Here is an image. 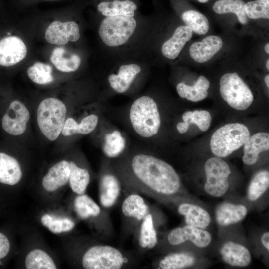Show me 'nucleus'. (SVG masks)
<instances>
[{
    "mask_svg": "<svg viewBox=\"0 0 269 269\" xmlns=\"http://www.w3.org/2000/svg\"><path fill=\"white\" fill-rule=\"evenodd\" d=\"M136 177L152 190L164 195L175 193L180 180L173 167L164 161L151 155H135L131 162Z\"/></svg>",
    "mask_w": 269,
    "mask_h": 269,
    "instance_id": "f257e3e1",
    "label": "nucleus"
},
{
    "mask_svg": "<svg viewBox=\"0 0 269 269\" xmlns=\"http://www.w3.org/2000/svg\"><path fill=\"white\" fill-rule=\"evenodd\" d=\"M129 117L132 127L140 136L149 138L157 134L160 116L157 105L151 97L142 96L136 99L131 106Z\"/></svg>",
    "mask_w": 269,
    "mask_h": 269,
    "instance_id": "f03ea898",
    "label": "nucleus"
},
{
    "mask_svg": "<svg viewBox=\"0 0 269 269\" xmlns=\"http://www.w3.org/2000/svg\"><path fill=\"white\" fill-rule=\"evenodd\" d=\"M65 103L55 97L42 100L37 106L36 120L40 131L49 141H54L61 135L67 118Z\"/></svg>",
    "mask_w": 269,
    "mask_h": 269,
    "instance_id": "7ed1b4c3",
    "label": "nucleus"
},
{
    "mask_svg": "<svg viewBox=\"0 0 269 269\" xmlns=\"http://www.w3.org/2000/svg\"><path fill=\"white\" fill-rule=\"evenodd\" d=\"M250 136V131L245 125L226 124L213 134L210 142L211 152L217 157H226L243 146Z\"/></svg>",
    "mask_w": 269,
    "mask_h": 269,
    "instance_id": "20e7f679",
    "label": "nucleus"
},
{
    "mask_svg": "<svg viewBox=\"0 0 269 269\" xmlns=\"http://www.w3.org/2000/svg\"><path fill=\"white\" fill-rule=\"evenodd\" d=\"M30 118L25 104L18 99H0V127L4 134L15 138L24 133Z\"/></svg>",
    "mask_w": 269,
    "mask_h": 269,
    "instance_id": "39448f33",
    "label": "nucleus"
},
{
    "mask_svg": "<svg viewBox=\"0 0 269 269\" xmlns=\"http://www.w3.org/2000/svg\"><path fill=\"white\" fill-rule=\"evenodd\" d=\"M137 27V21L134 17H106L100 24L98 34L105 45L117 47L125 44L130 40Z\"/></svg>",
    "mask_w": 269,
    "mask_h": 269,
    "instance_id": "423d86ee",
    "label": "nucleus"
},
{
    "mask_svg": "<svg viewBox=\"0 0 269 269\" xmlns=\"http://www.w3.org/2000/svg\"><path fill=\"white\" fill-rule=\"evenodd\" d=\"M219 84L222 98L233 108L244 111L252 104L254 100L253 94L236 72L224 74Z\"/></svg>",
    "mask_w": 269,
    "mask_h": 269,
    "instance_id": "0eeeda50",
    "label": "nucleus"
},
{
    "mask_svg": "<svg viewBox=\"0 0 269 269\" xmlns=\"http://www.w3.org/2000/svg\"><path fill=\"white\" fill-rule=\"evenodd\" d=\"M204 169L206 176L205 191L215 197L223 195L229 187L231 170L228 164L220 157H212L206 161Z\"/></svg>",
    "mask_w": 269,
    "mask_h": 269,
    "instance_id": "6e6552de",
    "label": "nucleus"
},
{
    "mask_svg": "<svg viewBox=\"0 0 269 269\" xmlns=\"http://www.w3.org/2000/svg\"><path fill=\"white\" fill-rule=\"evenodd\" d=\"M124 262L122 253L110 246H95L89 249L82 258L86 269H119Z\"/></svg>",
    "mask_w": 269,
    "mask_h": 269,
    "instance_id": "1a4fd4ad",
    "label": "nucleus"
},
{
    "mask_svg": "<svg viewBox=\"0 0 269 269\" xmlns=\"http://www.w3.org/2000/svg\"><path fill=\"white\" fill-rule=\"evenodd\" d=\"M80 37L78 25L74 21L62 22L54 21L47 28L45 32L46 41L58 46L64 45L68 42H76Z\"/></svg>",
    "mask_w": 269,
    "mask_h": 269,
    "instance_id": "9d476101",
    "label": "nucleus"
},
{
    "mask_svg": "<svg viewBox=\"0 0 269 269\" xmlns=\"http://www.w3.org/2000/svg\"><path fill=\"white\" fill-rule=\"evenodd\" d=\"M26 54V46L19 37L9 36L0 40V65H15L22 61Z\"/></svg>",
    "mask_w": 269,
    "mask_h": 269,
    "instance_id": "9b49d317",
    "label": "nucleus"
},
{
    "mask_svg": "<svg viewBox=\"0 0 269 269\" xmlns=\"http://www.w3.org/2000/svg\"><path fill=\"white\" fill-rule=\"evenodd\" d=\"M168 240L173 245L190 240L197 247L203 248L210 243L211 236L207 231L187 225L172 230L168 235Z\"/></svg>",
    "mask_w": 269,
    "mask_h": 269,
    "instance_id": "f8f14e48",
    "label": "nucleus"
},
{
    "mask_svg": "<svg viewBox=\"0 0 269 269\" xmlns=\"http://www.w3.org/2000/svg\"><path fill=\"white\" fill-rule=\"evenodd\" d=\"M141 66L136 63H130L121 65L116 73L109 75L108 81L112 89L118 93H124L141 72Z\"/></svg>",
    "mask_w": 269,
    "mask_h": 269,
    "instance_id": "ddd939ff",
    "label": "nucleus"
},
{
    "mask_svg": "<svg viewBox=\"0 0 269 269\" xmlns=\"http://www.w3.org/2000/svg\"><path fill=\"white\" fill-rule=\"evenodd\" d=\"M0 146V183L13 186L18 184L22 177L19 162L6 149Z\"/></svg>",
    "mask_w": 269,
    "mask_h": 269,
    "instance_id": "4468645a",
    "label": "nucleus"
},
{
    "mask_svg": "<svg viewBox=\"0 0 269 269\" xmlns=\"http://www.w3.org/2000/svg\"><path fill=\"white\" fill-rule=\"evenodd\" d=\"M223 46L220 37L215 35H209L202 41L193 43L190 47L189 53L191 57L198 63H205L209 61Z\"/></svg>",
    "mask_w": 269,
    "mask_h": 269,
    "instance_id": "2eb2a0df",
    "label": "nucleus"
},
{
    "mask_svg": "<svg viewBox=\"0 0 269 269\" xmlns=\"http://www.w3.org/2000/svg\"><path fill=\"white\" fill-rule=\"evenodd\" d=\"M70 172V162L62 160L55 163L42 178L43 188L49 192L57 190L69 181Z\"/></svg>",
    "mask_w": 269,
    "mask_h": 269,
    "instance_id": "dca6fc26",
    "label": "nucleus"
},
{
    "mask_svg": "<svg viewBox=\"0 0 269 269\" xmlns=\"http://www.w3.org/2000/svg\"><path fill=\"white\" fill-rule=\"evenodd\" d=\"M193 31L187 25L178 26L172 35L161 47V52L166 58L173 60L177 58L185 44L192 38Z\"/></svg>",
    "mask_w": 269,
    "mask_h": 269,
    "instance_id": "f3484780",
    "label": "nucleus"
},
{
    "mask_svg": "<svg viewBox=\"0 0 269 269\" xmlns=\"http://www.w3.org/2000/svg\"><path fill=\"white\" fill-rule=\"evenodd\" d=\"M243 162L248 165L255 164L260 153L269 149V134L260 132L250 136L244 144Z\"/></svg>",
    "mask_w": 269,
    "mask_h": 269,
    "instance_id": "a211bd4d",
    "label": "nucleus"
},
{
    "mask_svg": "<svg viewBox=\"0 0 269 269\" xmlns=\"http://www.w3.org/2000/svg\"><path fill=\"white\" fill-rule=\"evenodd\" d=\"M223 260L233 266L245 267L251 262L249 250L244 246L232 242L225 243L220 250Z\"/></svg>",
    "mask_w": 269,
    "mask_h": 269,
    "instance_id": "6ab92c4d",
    "label": "nucleus"
},
{
    "mask_svg": "<svg viewBox=\"0 0 269 269\" xmlns=\"http://www.w3.org/2000/svg\"><path fill=\"white\" fill-rule=\"evenodd\" d=\"M98 121V116L94 114L85 116L79 122L77 121L73 117H67L61 134L65 137L76 134H88L95 130Z\"/></svg>",
    "mask_w": 269,
    "mask_h": 269,
    "instance_id": "aec40b11",
    "label": "nucleus"
},
{
    "mask_svg": "<svg viewBox=\"0 0 269 269\" xmlns=\"http://www.w3.org/2000/svg\"><path fill=\"white\" fill-rule=\"evenodd\" d=\"M137 5L130 0L105 1L99 3L97 9L101 14L106 17L125 16L134 17Z\"/></svg>",
    "mask_w": 269,
    "mask_h": 269,
    "instance_id": "412c9836",
    "label": "nucleus"
},
{
    "mask_svg": "<svg viewBox=\"0 0 269 269\" xmlns=\"http://www.w3.org/2000/svg\"><path fill=\"white\" fill-rule=\"evenodd\" d=\"M247 209L243 205L223 203L216 208L215 217L221 226H228L239 222L246 216Z\"/></svg>",
    "mask_w": 269,
    "mask_h": 269,
    "instance_id": "4be33fe9",
    "label": "nucleus"
},
{
    "mask_svg": "<svg viewBox=\"0 0 269 269\" xmlns=\"http://www.w3.org/2000/svg\"><path fill=\"white\" fill-rule=\"evenodd\" d=\"M50 60L58 70L66 73L76 71L81 61L78 55L68 53L65 48L61 47L53 50Z\"/></svg>",
    "mask_w": 269,
    "mask_h": 269,
    "instance_id": "5701e85b",
    "label": "nucleus"
},
{
    "mask_svg": "<svg viewBox=\"0 0 269 269\" xmlns=\"http://www.w3.org/2000/svg\"><path fill=\"white\" fill-rule=\"evenodd\" d=\"M179 213L185 217L187 225L203 229L210 223V216L202 208L193 204L184 203L178 207Z\"/></svg>",
    "mask_w": 269,
    "mask_h": 269,
    "instance_id": "b1692460",
    "label": "nucleus"
},
{
    "mask_svg": "<svg viewBox=\"0 0 269 269\" xmlns=\"http://www.w3.org/2000/svg\"><path fill=\"white\" fill-rule=\"evenodd\" d=\"M210 82L204 76H200L194 85L190 86L179 83L176 86L177 92L181 98L192 102H198L205 99L208 95L207 90Z\"/></svg>",
    "mask_w": 269,
    "mask_h": 269,
    "instance_id": "393cba45",
    "label": "nucleus"
},
{
    "mask_svg": "<svg viewBox=\"0 0 269 269\" xmlns=\"http://www.w3.org/2000/svg\"><path fill=\"white\" fill-rule=\"evenodd\" d=\"M120 193V185L117 178L107 174L101 179L100 185V200L105 207L112 206L116 201Z\"/></svg>",
    "mask_w": 269,
    "mask_h": 269,
    "instance_id": "a878e982",
    "label": "nucleus"
},
{
    "mask_svg": "<svg viewBox=\"0 0 269 269\" xmlns=\"http://www.w3.org/2000/svg\"><path fill=\"white\" fill-rule=\"evenodd\" d=\"M246 3L242 0H219L213 6V10L217 14L233 13L236 15L239 22L246 24L248 22L245 10Z\"/></svg>",
    "mask_w": 269,
    "mask_h": 269,
    "instance_id": "bb28decb",
    "label": "nucleus"
},
{
    "mask_svg": "<svg viewBox=\"0 0 269 269\" xmlns=\"http://www.w3.org/2000/svg\"><path fill=\"white\" fill-rule=\"evenodd\" d=\"M148 210L149 208L143 198L137 194L129 195L122 205V211L125 216L134 217L138 220L143 219L148 214Z\"/></svg>",
    "mask_w": 269,
    "mask_h": 269,
    "instance_id": "cd10ccee",
    "label": "nucleus"
},
{
    "mask_svg": "<svg viewBox=\"0 0 269 269\" xmlns=\"http://www.w3.org/2000/svg\"><path fill=\"white\" fill-rule=\"evenodd\" d=\"M25 263L27 269H57L51 257L40 249H34L30 251L26 257Z\"/></svg>",
    "mask_w": 269,
    "mask_h": 269,
    "instance_id": "c85d7f7f",
    "label": "nucleus"
},
{
    "mask_svg": "<svg viewBox=\"0 0 269 269\" xmlns=\"http://www.w3.org/2000/svg\"><path fill=\"white\" fill-rule=\"evenodd\" d=\"M71 172L69 183L72 191L78 195L83 194L90 182L88 171L78 167L74 162H70Z\"/></svg>",
    "mask_w": 269,
    "mask_h": 269,
    "instance_id": "c756f323",
    "label": "nucleus"
},
{
    "mask_svg": "<svg viewBox=\"0 0 269 269\" xmlns=\"http://www.w3.org/2000/svg\"><path fill=\"white\" fill-rule=\"evenodd\" d=\"M181 18L184 23L197 34L207 33L209 24L207 17L202 13L194 10L184 12Z\"/></svg>",
    "mask_w": 269,
    "mask_h": 269,
    "instance_id": "7c9ffc66",
    "label": "nucleus"
},
{
    "mask_svg": "<svg viewBox=\"0 0 269 269\" xmlns=\"http://www.w3.org/2000/svg\"><path fill=\"white\" fill-rule=\"evenodd\" d=\"M27 72L30 80L37 84L46 85L54 81L52 68L46 63L36 62L28 68Z\"/></svg>",
    "mask_w": 269,
    "mask_h": 269,
    "instance_id": "2f4dec72",
    "label": "nucleus"
},
{
    "mask_svg": "<svg viewBox=\"0 0 269 269\" xmlns=\"http://www.w3.org/2000/svg\"><path fill=\"white\" fill-rule=\"evenodd\" d=\"M125 145V140L121 133L115 130L105 135L103 151L107 156L115 157L123 151Z\"/></svg>",
    "mask_w": 269,
    "mask_h": 269,
    "instance_id": "473e14b6",
    "label": "nucleus"
},
{
    "mask_svg": "<svg viewBox=\"0 0 269 269\" xmlns=\"http://www.w3.org/2000/svg\"><path fill=\"white\" fill-rule=\"evenodd\" d=\"M269 186V173L262 170L257 173L252 179L248 189V198L251 201L259 198Z\"/></svg>",
    "mask_w": 269,
    "mask_h": 269,
    "instance_id": "72a5a7b5",
    "label": "nucleus"
},
{
    "mask_svg": "<svg viewBox=\"0 0 269 269\" xmlns=\"http://www.w3.org/2000/svg\"><path fill=\"white\" fill-rule=\"evenodd\" d=\"M195 258L191 255L185 253H174L165 257L159 262L162 269H179L190 266L194 264Z\"/></svg>",
    "mask_w": 269,
    "mask_h": 269,
    "instance_id": "f704fd0d",
    "label": "nucleus"
},
{
    "mask_svg": "<svg viewBox=\"0 0 269 269\" xmlns=\"http://www.w3.org/2000/svg\"><path fill=\"white\" fill-rule=\"evenodd\" d=\"M157 243L156 232L151 214H147L143 218L141 227L139 244L142 248L151 249Z\"/></svg>",
    "mask_w": 269,
    "mask_h": 269,
    "instance_id": "c9c22d12",
    "label": "nucleus"
},
{
    "mask_svg": "<svg viewBox=\"0 0 269 269\" xmlns=\"http://www.w3.org/2000/svg\"><path fill=\"white\" fill-rule=\"evenodd\" d=\"M74 206L78 215L83 219L90 216H97L100 212L98 205L86 195L77 196L75 199Z\"/></svg>",
    "mask_w": 269,
    "mask_h": 269,
    "instance_id": "e433bc0d",
    "label": "nucleus"
},
{
    "mask_svg": "<svg viewBox=\"0 0 269 269\" xmlns=\"http://www.w3.org/2000/svg\"><path fill=\"white\" fill-rule=\"evenodd\" d=\"M182 119L189 125L195 124L201 131H206L210 127L212 117L208 111L200 110L184 112L182 115Z\"/></svg>",
    "mask_w": 269,
    "mask_h": 269,
    "instance_id": "4c0bfd02",
    "label": "nucleus"
},
{
    "mask_svg": "<svg viewBox=\"0 0 269 269\" xmlns=\"http://www.w3.org/2000/svg\"><path fill=\"white\" fill-rule=\"evenodd\" d=\"M247 16L252 19H269V0H256L245 4Z\"/></svg>",
    "mask_w": 269,
    "mask_h": 269,
    "instance_id": "58836bf2",
    "label": "nucleus"
},
{
    "mask_svg": "<svg viewBox=\"0 0 269 269\" xmlns=\"http://www.w3.org/2000/svg\"><path fill=\"white\" fill-rule=\"evenodd\" d=\"M74 225V223L68 218H53L48 228L52 233H60L70 231Z\"/></svg>",
    "mask_w": 269,
    "mask_h": 269,
    "instance_id": "ea45409f",
    "label": "nucleus"
},
{
    "mask_svg": "<svg viewBox=\"0 0 269 269\" xmlns=\"http://www.w3.org/2000/svg\"><path fill=\"white\" fill-rule=\"evenodd\" d=\"M10 249V242L7 236L0 232V260L5 258Z\"/></svg>",
    "mask_w": 269,
    "mask_h": 269,
    "instance_id": "a19ab883",
    "label": "nucleus"
},
{
    "mask_svg": "<svg viewBox=\"0 0 269 269\" xmlns=\"http://www.w3.org/2000/svg\"><path fill=\"white\" fill-rule=\"evenodd\" d=\"M189 126L184 122H180L177 124L176 128L180 133L184 134L188 131Z\"/></svg>",
    "mask_w": 269,
    "mask_h": 269,
    "instance_id": "79ce46f5",
    "label": "nucleus"
},
{
    "mask_svg": "<svg viewBox=\"0 0 269 269\" xmlns=\"http://www.w3.org/2000/svg\"><path fill=\"white\" fill-rule=\"evenodd\" d=\"M261 241L263 245L269 251V232H265L262 236Z\"/></svg>",
    "mask_w": 269,
    "mask_h": 269,
    "instance_id": "37998d69",
    "label": "nucleus"
},
{
    "mask_svg": "<svg viewBox=\"0 0 269 269\" xmlns=\"http://www.w3.org/2000/svg\"><path fill=\"white\" fill-rule=\"evenodd\" d=\"M53 217L48 214H45L42 216L41 221L42 224L48 227L53 220Z\"/></svg>",
    "mask_w": 269,
    "mask_h": 269,
    "instance_id": "c03bdc74",
    "label": "nucleus"
},
{
    "mask_svg": "<svg viewBox=\"0 0 269 269\" xmlns=\"http://www.w3.org/2000/svg\"><path fill=\"white\" fill-rule=\"evenodd\" d=\"M264 81L267 87L269 88V75L267 74L265 76L264 78Z\"/></svg>",
    "mask_w": 269,
    "mask_h": 269,
    "instance_id": "a18cd8bd",
    "label": "nucleus"
},
{
    "mask_svg": "<svg viewBox=\"0 0 269 269\" xmlns=\"http://www.w3.org/2000/svg\"><path fill=\"white\" fill-rule=\"evenodd\" d=\"M264 49L265 52L267 54H269V43H267L264 46Z\"/></svg>",
    "mask_w": 269,
    "mask_h": 269,
    "instance_id": "49530a36",
    "label": "nucleus"
},
{
    "mask_svg": "<svg viewBox=\"0 0 269 269\" xmlns=\"http://www.w3.org/2000/svg\"><path fill=\"white\" fill-rule=\"evenodd\" d=\"M266 67L267 69L269 70V59H268L266 61Z\"/></svg>",
    "mask_w": 269,
    "mask_h": 269,
    "instance_id": "de8ad7c7",
    "label": "nucleus"
},
{
    "mask_svg": "<svg viewBox=\"0 0 269 269\" xmlns=\"http://www.w3.org/2000/svg\"><path fill=\"white\" fill-rule=\"evenodd\" d=\"M209 0H198L201 3H204L207 2Z\"/></svg>",
    "mask_w": 269,
    "mask_h": 269,
    "instance_id": "09e8293b",
    "label": "nucleus"
}]
</instances>
